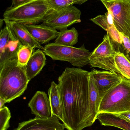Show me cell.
<instances>
[{
    "label": "cell",
    "instance_id": "cell-1",
    "mask_svg": "<svg viewBox=\"0 0 130 130\" xmlns=\"http://www.w3.org/2000/svg\"><path fill=\"white\" fill-rule=\"evenodd\" d=\"M89 72L80 68L66 67L59 76L62 122L67 130L88 127Z\"/></svg>",
    "mask_w": 130,
    "mask_h": 130
},
{
    "label": "cell",
    "instance_id": "cell-2",
    "mask_svg": "<svg viewBox=\"0 0 130 130\" xmlns=\"http://www.w3.org/2000/svg\"><path fill=\"white\" fill-rule=\"evenodd\" d=\"M17 59L5 63L0 69V97L9 103L22 95L30 82L24 67L18 66Z\"/></svg>",
    "mask_w": 130,
    "mask_h": 130
},
{
    "label": "cell",
    "instance_id": "cell-3",
    "mask_svg": "<svg viewBox=\"0 0 130 130\" xmlns=\"http://www.w3.org/2000/svg\"><path fill=\"white\" fill-rule=\"evenodd\" d=\"M50 10L46 0H30L14 7L7 8L3 14L4 21L24 25L42 22Z\"/></svg>",
    "mask_w": 130,
    "mask_h": 130
},
{
    "label": "cell",
    "instance_id": "cell-4",
    "mask_svg": "<svg viewBox=\"0 0 130 130\" xmlns=\"http://www.w3.org/2000/svg\"><path fill=\"white\" fill-rule=\"evenodd\" d=\"M121 76V82L102 98L98 113L120 114L130 111V79Z\"/></svg>",
    "mask_w": 130,
    "mask_h": 130
},
{
    "label": "cell",
    "instance_id": "cell-5",
    "mask_svg": "<svg viewBox=\"0 0 130 130\" xmlns=\"http://www.w3.org/2000/svg\"><path fill=\"white\" fill-rule=\"evenodd\" d=\"M44 52L53 60L64 61L73 66L82 67L89 64L92 53L83 44L80 48L49 43L44 46Z\"/></svg>",
    "mask_w": 130,
    "mask_h": 130
},
{
    "label": "cell",
    "instance_id": "cell-6",
    "mask_svg": "<svg viewBox=\"0 0 130 130\" xmlns=\"http://www.w3.org/2000/svg\"><path fill=\"white\" fill-rule=\"evenodd\" d=\"M81 11L73 6L56 10H50L43 24L56 30H65L76 23H80Z\"/></svg>",
    "mask_w": 130,
    "mask_h": 130
},
{
    "label": "cell",
    "instance_id": "cell-7",
    "mask_svg": "<svg viewBox=\"0 0 130 130\" xmlns=\"http://www.w3.org/2000/svg\"><path fill=\"white\" fill-rule=\"evenodd\" d=\"M116 52L107 34L103 42L92 53L89 64L92 67L100 68L120 76L115 66L114 56Z\"/></svg>",
    "mask_w": 130,
    "mask_h": 130
},
{
    "label": "cell",
    "instance_id": "cell-8",
    "mask_svg": "<svg viewBox=\"0 0 130 130\" xmlns=\"http://www.w3.org/2000/svg\"><path fill=\"white\" fill-rule=\"evenodd\" d=\"M112 15L114 24L121 33L130 37V0H100Z\"/></svg>",
    "mask_w": 130,
    "mask_h": 130
},
{
    "label": "cell",
    "instance_id": "cell-9",
    "mask_svg": "<svg viewBox=\"0 0 130 130\" xmlns=\"http://www.w3.org/2000/svg\"><path fill=\"white\" fill-rule=\"evenodd\" d=\"M59 121L54 115L48 118L35 117L19 123L17 128L13 130H65V126Z\"/></svg>",
    "mask_w": 130,
    "mask_h": 130
},
{
    "label": "cell",
    "instance_id": "cell-10",
    "mask_svg": "<svg viewBox=\"0 0 130 130\" xmlns=\"http://www.w3.org/2000/svg\"><path fill=\"white\" fill-rule=\"evenodd\" d=\"M91 72L101 99L109 90L119 84L122 80L121 76L109 71L93 69Z\"/></svg>",
    "mask_w": 130,
    "mask_h": 130
},
{
    "label": "cell",
    "instance_id": "cell-11",
    "mask_svg": "<svg viewBox=\"0 0 130 130\" xmlns=\"http://www.w3.org/2000/svg\"><path fill=\"white\" fill-rule=\"evenodd\" d=\"M28 106L36 117L48 118L51 116L49 99L45 92L37 91L29 102Z\"/></svg>",
    "mask_w": 130,
    "mask_h": 130
},
{
    "label": "cell",
    "instance_id": "cell-12",
    "mask_svg": "<svg viewBox=\"0 0 130 130\" xmlns=\"http://www.w3.org/2000/svg\"><path fill=\"white\" fill-rule=\"evenodd\" d=\"M91 21L107 31L111 42L114 46L121 47L122 43L121 34L115 27L112 15L109 12L105 15H100L91 19Z\"/></svg>",
    "mask_w": 130,
    "mask_h": 130
},
{
    "label": "cell",
    "instance_id": "cell-13",
    "mask_svg": "<svg viewBox=\"0 0 130 130\" xmlns=\"http://www.w3.org/2000/svg\"><path fill=\"white\" fill-rule=\"evenodd\" d=\"M4 21L9 27L16 39L22 45H27L34 49L37 48L43 51L44 47L34 39L25 25L16 22Z\"/></svg>",
    "mask_w": 130,
    "mask_h": 130
},
{
    "label": "cell",
    "instance_id": "cell-14",
    "mask_svg": "<svg viewBox=\"0 0 130 130\" xmlns=\"http://www.w3.org/2000/svg\"><path fill=\"white\" fill-rule=\"evenodd\" d=\"M34 39L40 44H45L56 39L59 34L57 30L42 24L25 25Z\"/></svg>",
    "mask_w": 130,
    "mask_h": 130
},
{
    "label": "cell",
    "instance_id": "cell-15",
    "mask_svg": "<svg viewBox=\"0 0 130 130\" xmlns=\"http://www.w3.org/2000/svg\"><path fill=\"white\" fill-rule=\"evenodd\" d=\"M95 83L93 76L89 75V119L88 127L91 126L97 120L99 106L101 101Z\"/></svg>",
    "mask_w": 130,
    "mask_h": 130
},
{
    "label": "cell",
    "instance_id": "cell-16",
    "mask_svg": "<svg viewBox=\"0 0 130 130\" xmlns=\"http://www.w3.org/2000/svg\"><path fill=\"white\" fill-rule=\"evenodd\" d=\"M46 58L43 50L38 49L33 53L24 67L26 74L30 81L41 72L46 65Z\"/></svg>",
    "mask_w": 130,
    "mask_h": 130
},
{
    "label": "cell",
    "instance_id": "cell-17",
    "mask_svg": "<svg viewBox=\"0 0 130 130\" xmlns=\"http://www.w3.org/2000/svg\"><path fill=\"white\" fill-rule=\"evenodd\" d=\"M97 119L103 126L114 127L123 130H130V120L118 114L98 113Z\"/></svg>",
    "mask_w": 130,
    "mask_h": 130
},
{
    "label": "cell",
    "instance_id": "cell-18",
    "mask_svg": "<svg viewBox=\"0 0 130 130\" xmlns=\"http://www.w3.org/2000/svg\"><path fill=\"white\" fill-rule=\"evenodd\" d=\"M48 94L50 102L51 115L57 117L60 120H63L62 108L60 96L59 86L54 82L51 83L50 87L48 90Z\"/></svg>",
    "mask_w": 130,
    "mask_h": 130
},
{
    "label": "cell",
    "instance_id": "cell-19",
    "mask_svg": "<svg viewBox=\"0 0 130 130\" xmlns=\"http://www.w3.org/2000/svg\"><path fill=\"white\" fill-rule=\"evenodd\" d=\"M22 45L13 36L4 48L0 50V69L9 61L17 59L18 52Z\"/></svg>",
    "mask_w": 130,
    "mask_h": 130
},
{
    "label": "cell",
    "instance_id": "cell-20",
    "mask_svg": "<svg viewBox=\"0 0 130 130\" xmlns=\"http://www.w3.org/2000/svg\"><path fill=\"white\" fill-rule=\"evenodd\" d=\"M79 34L75 27L61 30L55 40V43L62 45L73 46L78 42Z\"/></svg>",
    "mask_w": 130,
    "mask_h": 130
},
{
    "label": "cell",
    "instance_id": "cell-21",
    "mask_svg": "<svg viewBox=\"0 0 130 130\" xmlns=\"http://www.w3.org/2000/svg\"><path fill=\"white\" fill-rule=\"evenodd\" d=\"M114 61L120 75L130 79V61L124 54L120 51L116 52Z\"/></svg>",
    "mask_w": 130,
    "mask_h": 130
},
{
    "label": "cell",
    "instance_id": "cell-22",
    "mask_svg": "<svg viewBox=\"0 0 130 130\" xmlns=\"http://www.w3.org/2000/svg\"><path fill=\"white\" fill-rule=\"evenodd\" d=\"M34 49L27 45H22L17 53V64L21 67H25L29 61Z\"/></svg>",
    "mask_w": 130,
    "mask_h": 130
},
{
    "label": "cell",
    "instance_id": "cell-23",
    "mask_svg": "<svg viewBox=\"0 0 130 130\" xmlns=\"http://www.w3.org/2000/svg\"><path fill=\"white\" fill-rule=\"evenodd\" d=\"M11 115L8 108L4 106L0 109V130H7L10 127Z\"/></svg>",
    "mask_w": 130,
    "mask_h": 130
},
{
    "label": "cell",
    "instance_id": "cell-24",
    "mask_svg": "<svg viewBox=\"0 0 130 130\" xmlns=\"http://www.w3.org/2000/svg\"><path fill=\"white\" fill-rule=\"evenodd\" d=\"M50 10H56L74 4L75 0H46Z\"/></svg>",
    "mask_w": 130,
    "mask_h": 130
},
{
    "label": "cell",
    "instance_id": "cell-25",
    "mask_svg": "<svg viewBox=\"0 0 130 130\" xmlns=\"http://www.w3.org/2000/svg\"><path fill=\"white\" fill-rule=\"evenodd\" d=\"M12 4L11 5V7H17L18 5L22 4L24 3H26L30 0H11Z\"/></svg>",
    "mask_w": 130,
    "mask_h": 130
},
{
    "label": "cell",
    "instance_id": "cell-26",
    "mask_svg": "<svg viewBox=\"0 0 130 130\" xmlns=\"http://www.w3.org/2000/svg\"><path fill=\"white\" fill-rule=\"evenodd\" d=\"M120 115L130 120V111L120 114Z\"/></svg>",
    "mask_w": 130,
    "mask_h": 130
},
{
    "label": "cell",
    "instance_id": "cell-27",
    "mask_svg": "<svg viewBox=\"0 0 130 130\" xmlns=\"http://www.w3.org/2000/svg\"><path fill=\"white\" fill-rule=\"evenodd\" d=\"M5 103H6V102L5 100L0 97V109H2L4 107Z\"/></svg>",
    "mask_w": 130,
    "mask_h": 130
},
{
    "label": "cell",
    "instance_id": "cell-28",
    "mask_svg": "<svg viewBox=\"0 0 130 130\" xmlns=\"http://www.w3.org/2000/svg\"><path fill=\"white\" fill-rule=\"evenodd\" d=\"M88 1V0H75L74 1V4L81 5Z\"/></svg>",
    "mask_w": 130,
    "mask_h": 130
},
{
    "label": "cell",
    "instance_id": "cell-29",
    "mask_svg": "<svg viewBox=\"0 0 130 130\" xmlns=\"http://www.w3.org/2000/svg\"><path fill=\"white\" fill-rule=\"evenodd\" d=\"M129 39H130V37H129Z\"/></svg>",
    "mask_w": 130,
    "mask_h": 130
}]
</instances>
